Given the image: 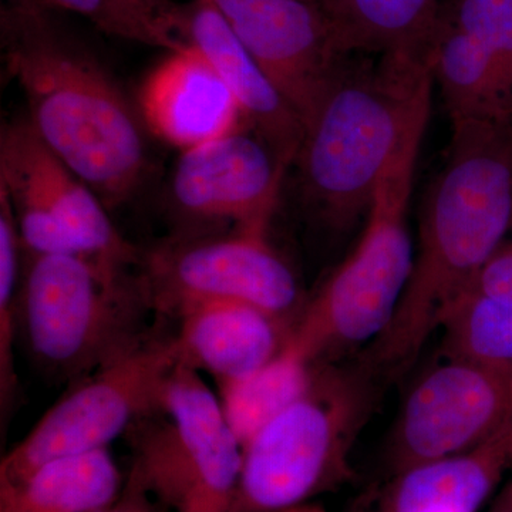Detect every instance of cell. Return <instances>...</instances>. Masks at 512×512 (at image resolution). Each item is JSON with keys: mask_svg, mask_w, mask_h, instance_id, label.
<instances>
[{"mask_svg": "<svg viewBox=\"0 0 512 512\" xmlns=\"http://www.w3.org/2000/svg\"><path fill=\"white\" fill-rule=\"evenodd\" d=\"M208 2L305 126L346 56L315 0Z\"/></svg>", "mask_w": 512, "mask_h": 512, "instance_id": "7c38bea8", "label": "cell"}, {"mask_svg": "<svg viewBox=\"0 0 512 512\" xmlns=\"http://www.w3.org/2000/svg\"><path fill=\"white\" fill-rule=\"evenodd\" d=\"M275 512H328L322 505L315 503H306L301 505H296V507L285 508V510H279Z\"/></svg>", "mask_w": 512, "mask_h": 512, "instance_id": "f1b7e54d", "label": "cell"}, {"mask_svg": "<svg viewBox=\"0 0 512 512\" xmlns=\"http://www.w3.org/2000/svg\"><path fill=\"white\" fill-rule=\"evenodd\" d=\"M319 363L286 340L265 365L235 379L221 380L217 396L242 447L311 386Z\"/></svg>", "mask_w": 512, "mask_h": 512, "instance_id": "44dd1931", "label": "cell"}, {"mask_svg": "<svg viewBox=\"0 0 512 512\" xmlns=\"http://www.w3.org/2000/svg\"><path fill=\"white\" fill-rule=\"evenodd\" d=\"M187 35L235 97L251 130L291 165L302 140L301 119L208 0L188 6Z\"/></svg>", "mask_w": 512, "mask_h": 512, "instance_id": "2e32d148", "label": "cell"}, {"mask_svg": "<svg viewBox=\"0 0 512 512\" xmlns=\"http://www.w3.org/2000/svg\"><path fill=\"white\" fill-rule=\"evenodd\" d=\"M505 488H507L508 493H510V495L512 497V480H511V483L508 484L507 487H505Z\"/></svg>", "mask_w": 512, "mask_h": 512, "instance_id": "f546056e", "label": "cell"}, {"mask_svg": "<svg viewBox=\"0 0 512 512\" xmlns=\"http://www.w3.org/2000/svg\"><path fill=\"white\" fill-rule=\"evenodd\" d=\"M2 47L40 140L109 210L130 200L147 171V130L106 69L30 3L3 12Z\"/></svg>", "mask_w": 512, "mask_h": 512, "instance_id": "7a4b0ae2", "label": "cell"}, {"mask_svg": "<svg viewBox=\"0 0 512 512\" xmlns=\"http://www.w3.org/2000/svg\"><path fill=\"white\" fill-rule=\"evenodd\" d=\"M433 83L430 50L390 53L363 69L342 67L303 126L293 160L303 195L322 220L348 228L369 210Z\"/></svg>", "mask_w": 512, "mask_h": 512, "instance_id": "3957f363", "label": "cell"}, {"mask_svg": "<svg viewBox=\"0 0 512 512\" xmlns=\"http://www.w3.org/2000/svg\"><path fill=\"white\" fill-rule=\"evenodd\" d=\"M147 133L180 153L251 128L237 100L192 43L170 50L138 90Z\"/></svg>", "mask_w": 512, "mask_h": 512, "instance_id": "5bb4252c", "label": "cell"}, {"mask_svg": "<svg viewBox=\"0 0 512 512\" xmlns=\"http://www.w3.org/2000/svg\"><path fill=\"white\" fill-rule=\"evenodd\" d=\"M474 286L488 295L512 303V224L503 244L481 269Z\"/></svg>", "mask_w": 512, "mask_h": 512, "instance_id": "484cf974", "label": "cell"}, {"mask_svg": "<svg viewBox=\"0 0 512 512\" xmlns=\"http://www.w3.org/2000/svg\"><path fill=\"white\" fill-rule=\"evenodd\" d=\"M350 53H426L439 26V0H315Z\"/></svg>", "mask_w": 512, "mask_h": 512, "instance_id": "d6986e66", "label": "cell"}, {"mask_svg": "<svg viewBox=\"0 0 512 512\" xmlns=\"http://www.w3.org/2000/svg\"><path fill=\"white\" fill-rule=\"evenodd\" d=\"M491 512H512V497L510 493H508L507 488H504L503 493H501L498 500L495 501Z\"/></svg>", "mask_w": 512, "mask_h": 512, "instance_id": "83f0119b", "label": "cell"}, {"mask_svg": "<svg viewBox=\"0 0 512 512\" xmlns=\"http://www.w3.org/2000/svg\"><path fill=\"white\" fill-rule=\"evenodd\" d=\"M130 470L168 512H234L244 447L201 373L180 365L126 434Z\"/></svg>", "mask_w": 512, "mask_h": 512, "instance_id": "52a82bcc", "label": "cell"}, {"mask_svg": "<svg viewBox=\"0 0 512 512\" xmlns=\"http://www.w3.org/2000/svg\"><path fill=\"white\" fill-rule=\"evenodd\" d=\"M126 483L110 448L53 458L0 481V512H104Z\"/></svg>", "mask_w": 512, "mask_h": 512, "instance_id": "ac0fdd59", "label": "cell"}, {"mask_svg": "<svg viewBox=\"0 0 512 512\" xmlns=\"http://www.w3.org/2000/svg\"><path fill=\"white\" fill-rule=\"evenodd\" d=\"M431 97L420 104L387 165L355 249L303 306L289 340L313 362L376 340L389 326L412 272L409 208Z\"/></svg>", "mask_w": 512, "mask_h": 512, "instance_id": "5b68a950", "label": "cell"}, {"mask_svg": "<svg viewBox=\"0 0 512 512\" xmlns=\"http://www.w3.org/2000/svg\"><path fill=\"white\" fill-rule=\"evenodd\" d=\"M370 403L360 373L319 366L308 390L245 444L234 512L313 503L345 484Z\"/></svg>", "mask_w": 512, "mask_h": 512, "instance_id": "8992f818", "label": "cell"}, {"mask_svg": "<svg viewBox=\"0 0 512 512\" xmlns=\"http://www.w3.org/2000/svg\"><path fill=\"white\" fill-rule=\"evenodd\" d=\"M178 363L174 332L154 328L136 348L69 383L3 456L0 481L16 480L53 458L107 450L160 410L165 382Z\"/></svg>", "mask_w": 512, "mask_h": 512, "instance_id": "ba28073f", "label": "cell"}, {"mask_svg": "<svg viewBox=\"0 0 512 512\" xmlns=\"http://www.w3.org/2000/svg\"><path fill=\"white\" fill-rule=\"evenodd\" d=\"M178 362L214 382L251 373L278 355L295 320L242 302H204L177 313Z\"/></svg>", "mask_w": 512, "mask_h": 512, "instance_id": "9a60e30c", "label": "cell"}, {"mask_svg": "<svg viewBox=\"0 0 512 512\" xmlns=\"http://www.w3.org/2000/svg\"><path fill=\"white\" fill-rule=\"evenodd\" d=\"M76 13L107 35L170 50L187 45L188 9L173 0H12Z\"/></svg>", "mask_w": 512, "mask_h": 512, "instance_id": "603a6c76", "label": "cell"}, {"mask_svg": "<svg viewBox=\"0 0 512 512\" xmlns=\"http://www.w3.org/2000/svg\"><path fill=\"white\" fill-rule=\"evenodd\" d=\"M512 467V423L484 443L404 468L373 512H477Z\"/></svg>", "mask_w": 512, "mask_h": 512, "instance_id": "e0dca14e", "label": "cell"}, {"mask_svg": "<svg viewBox=\"0 0 512 512\" xmlns=\"http://www.w3.org/2000/svg\"><path fill=\"white\" fill-rule=\"evenodd\" d=\"M150 315L133 269L23 252L19 342L50 380L72 383L136 348L154 330Z\"/></svg>", "mask_w": 512, "mask_h": 512, "instance_id": "277c9868", "label": "cell"}, {"mask_svg": "<svg viewBox=\"0 0 512 512\" xmlns=\"http://www.w3.org/2000/svg\"><path fill=\"white\" fill-rule=\"evenodd\" d=\"M23 247L12 204L0 188V421L8 426L19 397L15 350L18 348V296Z\"/></svg>", "mask_w": 512, "mask_h": 512, "instance_id": "cb8c5ba5", "label": "cell"}, {"mask_svg": "<svg viewBox=\"0 0 512 512\" xmlns=\"http://www.w3.org/2000/svg\"><path fill=\"white\" fill-rule=\"evenodd\" d=\"M434 82L454 121L512 123V97L484 50L451 18L441 12L430 49Z\"/></svg>", "mask_w": 512, "mask_h": 512, "instance_id": "ffe728a7", "label": "cell"}, {"mask_svg": "<svg viewBox=\"0 0 512 512\" xmlns=\"http://www.w3.org/2000/svg\"><path fill=\"white\" fill-rule=\"evenodd\" d=\"M104 512H168L150 491L144 487L140 478L128 471L126 483L117 500Z\"/></svg>", "mask_w": 512, "mask_h": 512, "instance_id": "4316f807", "label": "cell"}, {"mask_svg": "<svg viewBox=\"0 0 512 512\" xmlns=\"http://www.w3.org/2000/svg\"><path fill=\"white\" fill-rule=\"evenodd\" d=\"M447 10L484 50L512 97V0H454Z\"/></svg>", "mask_w": 512, "mask_h": 512, "instance_id": "d4e9b609", "label": "cell"}, {"mask_svg": "<svg viewBox=\"0 0 512 512\" xmlns=\"http://www.w3.org/2000/svg\"><path fill=\"white\" fill-rule=\"evenodd\" d=\"M446 164L421 215L412 272L376 359L409 365L503 244L512 224V123L454 121Z\"/></svg>", "mask_w": 512, "mask_h": 512, "instance_id": "6da1fadb", "label": "cell"}, {"mask_svg": "<svg viewBox=\"0 0 512 512\" xmlns=\"http://www.w3.org/2000/svg\"><path fill=\"white\" fill-rule=\"evenodd\" d=\"M137 275L154 315L173 319L204 302H242L296 320L301 313L298 279L268 232H185L141 252Z\"/></svg>", "mask_w": 512, "mask_h": 512, "instance_id": "30bf717a", "label": "cell"}, {"mask_svg": "<svg viewBox=\"0 0 512 512\" xmlns=\"http://www.w3.org/2000/svg\"><path fill=\"white\" fill-rule=\"evenodd\" d=\"M512 423V370L444 359L407 396L390 443L394 473L484 443Z\"/></svg>", "mask_w": 512, "mask_h": 512, "instance_id": "8fae6325", "label": "cell"}, {"mask_svg": "<svg viewBox=\"0 0 512 512\" xmlns=\"http://www.w3.org/2000/svg\"><path fill=\"white\" fill-rule=\"evenodd\" d=\"M251 128L181 153L171 198L197 227L268 232L289 164Z\"/></svg>", "mask_w": 512, "mask_h": 512, "instance_id": "4fadbf2b", "label": "cell"}, {"mask_svg": "<svg viewBox=\"0 0 512 512\" xmlns=\"http://www.w3.org/2000/svg\"><path fill=\"white\" fill-rule=\"evenodd\" d=\"M0 188L12 204L26 254L76 255L137 268L141 251L117 231L99 195L40 140L28 120L3 127Z\"/></svg>", "mask_w": 512, "mask_h": 512, "instance_id": "9c48e42d", "label": "cell"}, {"mask_svg": "<svg viewBox=\"0 0 512 512\" xmlns=\"http://www.w3.org/2000/svg\"><path fill=\"white\" fill-rule=\"evenodd\" d=\"M443 359L512 370V303L471 286L444 316Z\"/></svg>", "mask_w": 512, "mask_h": 512, "instance_id": "7402d4cb", "label": "cell"}]
</instances>
